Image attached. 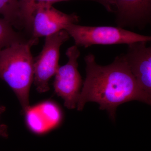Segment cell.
I'll return each instance as SVG.
<instances>
[{
    "label": "cell",
    "instance_id": "obj_10",
    "mask_svg": "<svg viewBox=\"0 0 151 151\" xmlns=\"http://www.w3.org/2000/svg\"><path fill=\"white\" fill-rule=\"evenodd\" d=\"M0 17L15 28L19 30L24 29L19 0H0Z\"/></svg>",
    "mask_w": 151,
    "mask_h": 151
},
{
    "label": "cell",
    "instance_id": "obj_6",
    "mask_svg": "<svg viewBox=\"0 0 151 151\" xmlns=\"http://www.w3.org/2000/svg\"><path fill=\"white\" fill-rule=\"evenodd\" d=\"M79 21V17L75 13H64L50 4H40L33 12L32 37H46L64 29L68 24H77Z\"/></svg>",
    "mask_w": 151,
    "mask_h": 151
},
{
    "label": "cell",
    "instance_id": "obj_12",
    "mask_svg": "<svg viewBox=\"0 0 151 151\" xmlns=\"http://www.w3.org/2000/svg\"><path fill=\"white\" fill-rule=\"evenodd\" d=\"M42 111L44 116L53 126L59 124L62 119V114L59 108L54 103H44L42 105Z\"/></svg>",
    "mask_w": 151,
    "mask_h": 151
},
{
    "label": "cell",
    "instance_id": "obj_4",
    "mask_svg": "<svg viewBox=\"0 0 151 151\" xmlns=\"http://www.w3.org/2000/svg\"><path fill=\"white\" fill-rule=\"evenodd\" d=\"M70 38L65 29L45 37L43 49L34 58V84L38 92L44 93L49 89V82L59 67L60 49Z\"/></svg>",
    "mask_w": 151,
    "mask_h": 151
},
{
    "label": "cell",
    "instance_id": "obj_3",
    "mask_svg": "<svg viewBox=\"0 0 151 151\" xmlns=\"http://www.w3.org/2000/svg\"><path fill=\"white\" fill-rule=\"evenodd\" d=\"M64 29L73 38L76 45L84 48L95 45H129L151 40V36L142 35L119 26H86L70 24Z\"/></svg>",
    "mask_w": 151,
    "mask_h": 151
},
{
    "label": "cell",
    "instance_id": "obj_11",
    "mask_svg": "<svg viewBox=\"0 0 151 151\" xmlns=\"http://www.w3.org/2000/svg\"><path fill=\"white\" fill-rule=\"evenodd\" d=\"M30 38H27L22 33L15 30L9 23L0 17V50L14 44L25 42Z\"/></svg>",
    "mask_w": 151,
    "mask_h": 151
},
{
    "label": "cell",
    "instance_id": "obj_9",
    "mask_svg": "<svg viewBox=\"0 0 151 151\" xmlns=\"http://www.w3.org/2000/svg\"><path fill=\"white\" fill-rule=\"evenodd\" d=\"M73 0H19L20 12L23 23L24 27L28 33L32 32V13L35 8L37 5L48 4L52 5L54 3ZM90 1L100 4L103 6L105 0H81Z\"/></svg>",
    "mask_w": 151,
    "mask_h": 151
},
{
    "label": "cell",
    "instance_id": "obj_5",
    "mask_svg": "<svg viewBox=\"0 0 151 151\" xmlns=\"http://www.w3.org/2000/svg\"><path fill=\"white\" fill-rule=\"evenodd\" d=\"M68 61L59 66L55 78L53 86L56 94L64 100V105L69 109L76 108L80 89L83 81L78 70L77 60L80 55L78 47H69L65 52Z\"/></svg>",
    "mask_w": 151,
    "mask_h": 151
},
{
    "label": "cell",
    "instance_id": "obj_8",
    "mask_svg": "<svg viewBox=\"0 0 151 151\" xmlns=\"http://www.w3.org/2000/svg\"><path fill=\"white\" fill-rule=\"evenodd\" d=\"M147 42L129 45L124 58L140 87L151 97V48Z\"/></svg>",
    "mask_w": 151,
    "mask_h": 151
},
{
    "label": "cell",
    "instance_id": "obj_7",
    "mask_svg": "<svg viewBox=\"0 0 151 151\" xmlns=\"http://www.w3.org/2000/svg\"><path fill=\"white\" fill-rule=\"evenodd\" d=\"M107 11L116 14L118 26L142 27L150 22L151 0H106Z\"/></svg>",
    "mask_w": 151,
    "mask_h": 151
},
{
    "label": "cell",
    "instance_id": "obj_13",
    "mask_svg": "<svg viewBox=\"0 0 151 151\" xmlns=\"http://www.w3.org/2000/svg\"><path fill=\"white\" fill-rule=\"evenodd\" d=\"M2 111L0 108V114ZM0 136L4 137H8L7 128L6 125H0Z\"/></svg>",
    "mask_w": 151,
    "mask_h": 151
},
{
    "label": "cell",
    "instance_id": "obj_1",
    "mask_svg": "<svg viewBox=\"0 0 151 151\" xmlns=\"http://www.w3.org/2000/svg\"><path fill=\"white\" fill-rule=\"evenodd\" d=\"M84 60L86 78L76 106L78 111H82L87 102H95L114 120L116 109L123 103L137 100L151 105V97L138 85L124 55L105 66L97 64L92 53L86 55Z\"/></svg>",
    "mask_w": 151,
    "mask_h": 151
},
{
    "label": "cell",
    "instance_id": "obj_2",
    "mask_svg": "<svg viewBox=\"0 0 151 151\" xmlns=\"http://www.w3.org/2000/svg\"><path fill=\"white\" fill-rule=\"evenodd\" d=\"M39 39L14 44L0 50V79L16 94L25 113L29 110L30 88L33 82L34 58L31 49Z\"/></svg>",
    "mask_w": 151,
    "mask_h": 151
}]
</instances>
